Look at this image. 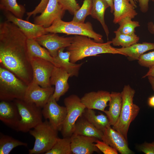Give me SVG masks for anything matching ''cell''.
Instances as JSON below:
<instances>
[{"mask_svg":"<svg viewBox=\"0 0 154 154\" xmlns=\"http://www.w3.org/2000/svg\"><path fill=\"white\" fill-rule=\"evenodd\" d=\"M102 141L115 149L121 154H133L134 153L129 147L127 140L120 133L111 126L103 131Z\"/></svg>","mask_w":154,"mask_h":154,"instance_id":"obj_15","label":"cell"},{"mask_svg":"<svg viewBox=\"0 0 154 154\" xmlns=\"http://www.w3.org/2000/svg\"><path fill=\"white\" fill-rule=\"evenodd\" d=\"M116 49L127 56L130 61L138 60L140 56L145 52L154 49V43L143 42L135 43L126 48L121 47Z\"/></svg>","mask_w":154,"mask_h":154,"instance_id":"obj_24","label":"cell"},{"mask_svg":"<svg viewBox=\"0 0 154 154\" xmlns=\"http://www.w3.org/2000/svg\"><path fill=\"white\" fill-rule=\"evenodd\" d=\"M13 101L18 108L21 116L17 131L29 132L42 121V108L23 100Z\"/></svg>","mask_w":154,"mask_h":154,"instance_id":"obj_7","label":"cell"},{"mask_svg":"<svg viewBox=\"0 0 154 154\" xmlns=\"http://www.w3.org/2000/svg\"><path fill=\"white\" fill-rule=\"evenodd\" d=\"M149 0H137L139 3L140 11L143 13H146L149 8Z\"/></svg>","mask_w":154,"mask_h":154,"instance_id":"obj_39","label":"cell"},{"mask_svg":"<svg viewBox=\"0 0 154 154\" xmlns=\"http://www.w3.org/2000/svg\"><path fill=\"white\" fill-rule=\"evenodd\" d=\"M95 143L96 146L104 154H118L117 150L102 141L97 139Z\"/></svg>","mask_w":154,"mask_h":154,"instance_id":"obj_36","label":"cell"},{"mask_svg":"<svg viewBox=\"0 0 154 154\" xmlns=\"http://www.w3.org/2000/svg\"><path fill=\"white\" fill-rule=\"evenodd\" d=\"M27 86L12 72L0 66V101L23 100Z\"/></svg>","mask_w":154,"mask_h":154,"instance_id":"obj_4","label":"cell"},{"mask_svg":"<svg viewBox=\"0 0 154 154\" xmlns=\"http://www.w3.org/2000/svg\"><path fill=\"white\" fill-rule=\"evenodd\" d=\"M0 135V154H9L16 147L27 146V143L15 139L11 136L1 133Z\"/></svg>","mask_w":154,"mask_h":154,"instance_id":"obj_28","label":"cell"},{"mask_svg":"<svg viewBox=\"0 0 154 154\" xmlns=\"http://www.w3.org/2000/svg\"><path fill=\"white\" fill-rule=\"evenodd\" d=\"M73 134L94 137L102 141L103 132L96 128L82 116L76 122Z\"/></svg>","mask_w":154,"mask_h":154,"instance_id":"obj_22","label":"cell"},{"mask_svg":"<svg viewBox=\"0 0 154 154\" xmlns=\"http://www.w3.org/2000/svg\"><path fill=\"white\" fill-rule=\"evenodd\" d=\"M114 16L113 20L115 24L118 23L123 18L129 17L134 18L137 15L135 7L130 0H113Z\"/></svg>","mask_w":154,"mask_h":154,"instance_id":"obj_21","label":"cell"},{"mask_svg":"<svg viewBox=\"0 0 154 154\" xmlns=\"http://www.w3.org/2000/svg\"><path fill=\"white\" fill-rule=\"evenodd\" d=\"M135 91L129 85L124 86L121 93L122 106L118 119L112 128L121 134L127 140V134L131 123L138 114L139 107L133 103Z\"/></svg>","mask_w":154,"mask_h":154,"instance_id":"obj_3","label":"cell"},{"mask_svg":"<svg viewBox=\"0 0 154 154\" xmlns=\"http://www.w3.org/2000/svg\"><path fill=\"white\" fill-rule=\"evenodd\" d=\"M80 99L86 108L98 110L104 112L105 108L108 106L107 103L110 100V93L104 90L92 91L86 93Z\"/></svg>","mask_w":154,"mask_h":154,"instance_id":"obj_19","label":"cell"},{"mask_svg":"<svg viewBox=\"0 0 154 154\" xmlns=\"http://www.w3.org/2000/svg\"><path fill=\"white\" fill-rule=\"evenodd\" d=\"M111 41L105 43L96 42L87 36L75 35L70 45L67 48L70 54V60L72 63L89 56L104 53L119 54L124 55L116 48L112 47Z\"/></svg>","mask_w":154,"mask_h":154,"instance_id":"obj_2","label":"cell"},{"mask_svg":"<svg viewBox=\"0 0 154 154\" xmlns=\"http://www.w3.org/2000/svg\"><path fill=\"white\" fill-rule=\"evenodd\" d=\"M0 120L5 125L17 131L21 116L13 101H1Z\"/></svg>","mask_w":154,"mask_h":154,"instance_id":"obj_16","label":"cell"},{"mask_svg":"<svg viewBox=\"0 0 154 154\" xmlns=\"http://www.w3.org/2000/svg\"><path fill=\"white\" fill-rule=\"evenodd\" d=\"M138 148L139 151L145 154H154V141L151 143L145 142Z\"/></svg>","mask_w":154,"mask_h":154,"instance_id":"obj_38","label":"cell"},{"mask_svg":"<svg viewBox=\"0 0 154 154\" xmlns=\"http://www.w3.org/2000/svg\"><path fill=\"white\" fill-rule=\"evenodd\" d=\"M70 74L61 67L54 66L50 79L51 85L55 86L52 97L57 101L68 90L69 85L68 80Z\"/></svg>","mask_w":154,"mask_h":154,"instance_id":"obj_17","label":"cell"},{"mask_svg":"<svg viewBox=\"0 0 154 154\" xmlns=\"http://www.w3.org/2000/svg\"><path fill=\"white\" fill-rule=\"evenodd\" d=\"M58 131L46 119L30 130L29 132L35 138V141L29 153L45 154L50 150L58 137Z\"/></svg>","mask_w":154,"mask_h":154,"instance_id":"obj_5","label":"cell"},{"mask_svg":"<svg viewBox=\"0 0 154 154\" xmlns=\"http://www.w3.org/2000/svg\"><path fill=\"white\" fill-rule=\"evenodd\" d=\"M48 33H61L67 35L87 36L96 42H104L102 36L93 30L91 23H80L72 21L66 22L59 19L55 21L49 27L45 28Z\"/></svg>","mask_w":154,"mask_h":154,"instance_id":"obj_6","label":"cell"},{"mask_svg":"<svg viewBox=\"0 0 154 154\" xmlns=\"http://www.w3.org/2000/svg\"><path fill=\"white\" fill-rule=\"evenodd\" d=\"M73 37H65L59 36L57 33H48L35 39L41 46L45 47L53 57L56 56L58 50L70 46Z\"/></svg>","mask_w":154,"mask_h":154,"instance_id":"obj_13","label":"cell"},{"mask_svg":"<svg viewBox=\"0 0 154 154\" xmlns=\"http://www.w3.org/2000/svg\"><path fill=\"white\" fill-rule=\"evenodd\" d=\"M54 88H43L33 80L28 85L23 100L42 108L53 95Z\"/></svg>","mask_w":154,"mask_h":154,"instance_id":"obj_11","label":"cell"},{"mask_svg":"<svg viewBox=\"0 0 154 154\" xmlns=\"http://www.w3.org/2000/svg\"><path fill=\"white\" fill-rule=\"evenodd\" d=\"M109 5L106 0H92V7L90 15L98 20L101 24L108 39L109 31L104 19L106 9Z\"/></svg>","mask_w":154,"mask_h":154,"instance_id":"obj_25","label":"cell"},{"mask_svg":"<svg viewBox=\"0 0 154 154\" xmlns=\"http://www.w3.org/2000/svg\"><path fill=\"white\" fill-rule=\"evenodd\" d=\"M49 0H41L39 3L33 10L31 12H27V19L28 20L32 16H35L37 14L41 13L45 9Z\"/></svg>","mask_w":154,"mask_h":154,"instance_id":"obj_37","label":"cell"},{"mask_svg":"<svg viewBox=\"0 0 154 154\" xmlns=\"http://www.w3.org/2000/svg\"><path fill=\"white\" fill-rule=\"evenodd\" d=\"M52 96L42 108L43 117L58 131H61L67 114L65 106L58 104Z\"/></svg>","mask_w":154,"mask_h":154,"instance_id":"obj_10","label":"cell"},{"mask_svg":"<svg viewBox=\"0 0 154 154\" xmlns=\"http://www.w3.org/2000/svg\"><path fill=\"white\" fill-rule=\"evenodd\" d=\"M92 4V0H84L81 7L74 15L72 21L84 23L87 17L90 15Z\"/></svg>","mask_w":154,"mask_h":154,"instance_id":"obj_33","label":"cell"},{"mask_svg":"<svg viewBox=\"0 0 154 154\" xmlns=\"http://www.w3.org/2000/svg\"><path fill=\"white\" fill-rule=\"evenodd\" d=\"M27 38L19 27L7 21L0 24L1 66L27 85L33 80L27 47Z\"/></svg>","mask_w":154,"mask_h":154,"instance_id":"obj_1","label":"cell"},{"mask_svg":"<svg viewBox=\"0 0 154 154\" xmlns=\"http://www.w3.org/2000/svg\"><path fill=\"white\" fill-rule=\"evenodd\" d=\"M115 37L111 40L112 44L114 46H121L123 48L128 47L137 43L139 38L135 34L129 35L121 33L117 29L114 31Z\"/></svg>","mask_w":154,"mask_h":154,"instance_id":"obj_29","label":"cell"},{"mask_svg":"<svg viewBox=\"0 0 154 154\" xmlns=\"http://www.w3.org/2000/svg\"><path fill=\"white\" fill-rule=\"evenodd\" d=\"M65 48L59 49L57 56L54 57V65L55 66L61 67L71 75V77L78 76L79 70L83 63L77 64L72 62L70 60V54L67 51H64Z\"/></svg>","mask_w":154,"mask_h":154,"instance_id":"obj_20","label":"cell"},{"mask_svg":"<svg viewBox=\"0 0 154 154\" xmlns=\"http://www.w3.org/2000/svg\"><path fill=\"white\" fill-rule=\"evenodd\" d=\"M27 43L30 58L33 57L39 58L50 61L54 65L53 57L47 50L42 47L35 39L27 38Z\"/></svg>","mask_w":154,"mask_h":154,"instance_id":"obj_26","label":"cell"},{"mask_svg":"<svg viewBox=\"0 0 154 154\" xmlns=\"http://www.w3.org/2000/svg\"><path fill=\"white\" fill-rule=\"evenodd\" d=\"M108 4L110 9V12L113 13L114 11V7L113 0H106Z\"/></svg>","mask_w":154,"mask_h":154,"instance_id":"obj_43","label":"cell"},{"mask_svg":"<svg viewBox=\"0 0 154 154\" xmlns=\"http://www.w3.org/2000/svg\"><path fill=\"white\" fill-rule=\"evenodd\" d=\"M70 137H58L52 149L45 154H72Z\"/></svg>","mask_w":154,"mask_h":154,"instance_id":"obj_31","label":"cell"},{"mask_svg":"<svg viewBox=\"0 0 154 154\" xmlns=\"http://www.w3.org/2000/svg\"><path fill=\"white\" fill-rule=\"evenodd\" d=\"M131 18L126 17L118 23L119 27L117 29L121 33L126 35H132L135 34L136 28L139 27L138 21H132Z\"/></svg>","mask_w":154,"mask_h":154,"instance_id":"obj_32","label":"cell"},{"mask_svg":"<svg viewBox=\"0 0 154 154\" xmlns=\"http://www.w3.org/2000/svg\"><path fill=\"white\" fill-rule=\"evenodd\" d=\"M138 63L141 66L146 67L154 65V50L141 55L138 60Z\"/></svg>","mask_w":154,"mask_h":154,"instance_id":"obj_35","label":"cell"},{"mask_svg":"<svg viewBox=\"0 0 154 154\" xmlns=\"http://www.w3.org/2000/svg\"><path fill=\"white\" fill-rule=\"evenodd\" d=\"M148 104L150 107L154 108V96L148 98Z\"/></svg>","mask_w":154,"mask_h":154,"instance_id":"obj_41","label":"cell"},{"mask_svg":"<svg viewBox=\"0 0 154 154\" xmlns=\"http://www.w3.org/2000/svg\"><path fill=\"white\" fill-rule=\"evenodd\" d=\"M4 13L7 21L17 26L27 38L35 39L48 33L46 31L45 28L41 25L18 18L9 11H4Z\"/></svg>","mask_w":154,"mask_h":154,"instance_id":"obj_14","label":"cell"},{"mask_svg":"<svg viewBox=\"0 0 154 154\" xmlns=\"http://www.w3.org/2000/svg\"><path fill=\"white\" fill-rule=\"evenodd\" d=\"M96 128L102 131L111 126L106 116L102 114L97 115L93 110L86 108L82 115Z\"/></svg>","mask_w":154,"mask_h":154,"instance_id":"obj_27","label":"cell"},{"mask_svg":"<svg viewBox=\"0 0 154 154\" xmlns=\"http://www.w3.org/2000/svg\"><path fill=\"white\" fill-rule=\"evenodd\" d=\"M0 9L11 13L16 17L22 19L25 12V7L19 4L16 0H0Z\"/></svg>","mask_w":154,"mask_h":154,"instance_id":"obj_30","label":"cell"},{"mask_svg":"<svg viewBox=\"0 0 154 154\" xmlns=\"http://www.w3.org/2000/svg\"><path fill=\"white\" fill-rule=\"evenodd\" d=\"M64 102L67 114L60 131L63 137H70L73 133L76 121L82 115L86 108L81 99L76 95L66 98Z\"/></svg>","mask_w":154,"mask_h":154,"instance_id":"obj_8","label":"cell"},{"mask_svg":"<svg viewBox=\"0 0 154 154\" xmlns=\"http://www.w3.org/2000/svg\"><path fill=\"white\" fill-rule=\"evenodd\" d=\"M108 110L104 112L108 117L110 125H114L117 122L121 113L122 106V99L121 93L112 92L109 101Z\"/></svg>","mask_w":154,"mask_h":154,"instance_id":"obj_23","label":"cell"},{"mask_svg":"<svg viewBox=\"0 0 154 154\" xmlns=\"http://www.w3.org/2000/svg\"><path fill=\"white\" fill-rule=\"evenodd\" d=\"M131 3L134 6L135 8L137 7L136 4V1L137 0H130Z\"/></svg>","mask_w":154,"mask_h":154,"instance_id":"obj_45","label":"cell"},{"mask_svg":"<svg viewBox=\"0 0 154 154\" xmlns=\"http://www.w3.org/2000/svg\"><path fill=\"white\" fill-rule=\"evenodd\" d=\"M154 2V0H151ZM149 31L152 34L154 33V24L151 22L149 23L148 25Z\"/></svg>","mask_w":154,"mask_h":154,"instance_id":"obj_42","label":"cell"},{"mask_svg":"<svg viewBox=\"0 0 154 154\" xmlns=\"http://www.w3.org/2000/svg\"><path fill=\"white\" fill-rule=\"evenodd\" d=\"M148 81L151 84L152 89L154 91V77L151 76H148Z\"/></svg>","mask_w":154,"mask_h":154,"instance_id":"obj_44","label":"cell"},{"mask_svg":"<svg viewBox=\"0 0 154 154\" xmlns=\"http://www.w3.org/2000/svg\"><path fill=\"white\" fill-rule=\"evenodd\" d=\"M71 150L73 154H92L101 153L95 143L98 139L94 137L75 134L71 137Z\"/></svg>","mask_w":154,"mask_h":154,"instance_id":"obj_18","label":"cell"},{"mask_svg":"<svg viewBox=\"0 0 154 154\" xmlns=\"http://www.w3.org/2000/svg\"><path fill=\"white\" fill-rule=\"evenodd\" d=\"M30 61L33 71V80L43 88L52 86L50 79L54 65L50 61L37 57H30Z\"/></svg>","mask_w":154,"mask_h":154,"instance_id":"obj_9","label":"cell"},{"mask_svg":"<svg viewBox=\"0 0 154 154\" xmlns=\"http://www.w3.org/2000/svg\"><path fill=\"white\" fill-rule=\"evenodd\" d=\"M149 70L147 73L143 77L144 78L149 76H151L154 77V65L149 67Z\"/></svg>","mask_w":154,"mask_h":154,"instance_id":"obj_40","label":"cell"},{"mask_svg":"<svg viewBox=\"0 0 154 154\" xmlns=\"http://www.w3.org/2000/svg\"><path fill=\"white\" fill-rule=\"evenodd\" d=\"M65 11L58 0H49L44 11L40 15L34 18V23L41 25L45 28H47L55 21L62 19Z\"/></svg>","mask_w":154,"mask_h":154,"instance_id":"obj_12","label":"cell"},{"mask_svg":"<svg viewBox=\"0 0 154 154\" xmlns=\"http://www.w3.org/2000/svg\"><path fill=\"white\" fill-rule=\"evenodd\" d=\"M59 4L65 10L74 15L80 8L76 0H58Z\"/></svg>","mask_w":154,"mask_h":154,"instance_id":"obj_34","label":"cell"}]
</instances>
